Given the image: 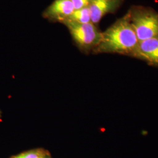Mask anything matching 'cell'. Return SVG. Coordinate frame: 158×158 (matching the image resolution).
<instances>
[{
    "label": "cell",
    "mask_w": 158,
    "mask_h": 158,
    "mask_svg": "<svg viewBox=\"0 0 158 158\" xmlns=\"http://www.w3.org/2000/svg\"><path fill=\"white\" fill-rule=\"evenodd\" d=\"M124 0H91L89 6L91 23L97 25L108 14H114L123 5Z\"/></svg>",
    "instance_id": "5b68a950"
},
{
    "label": "cell",
    "mask_w": 158,
    "mask_h": 158,
    "mask_svg": "<svg viewBox=\"0 0 158 158\" xmlns=\"http://www.w3.org/2000/svg\"><path fill=\"white\" fill-rule=\"evenodd\" d=\"M134 58L143 60L150 66L158 68V38L139 42Z\"/></svg>",
    "instance_id": "8992f818"
},
{
    "label": "cell",
    "mask_w": 158,
    "mask_h": 158,
    "mask_svg": "<svg viewBox=\"0 0 158 158\" xmlns=\"http://www.w3.org/2000/svg\"><path fill=\"white\" fill-rule=\"evenodd\" d=\"M91 0H72L74 10H80L89 7Z\"/></svg>",
    "instance_id": "9c48e42d"
},
{
    "label": "cell",
    "mask_w": 158,
    "mask_h": 158,
    "mask_svg": "<svg viewBox=\"0 0 158 158\" xmlns=\"http://www.w3.org/2000/svg\"><path fill=\"white\" fill-rule=\"evenodd\" d=\"M139 43L127 12L102 32L100 42L93 52L96 53H117L134 57Z\"/></svg>",
    "instance_id": "6da1fadb"
},
{
    "label": "cell",
    "mask_w": 158,
    "mask_h": 158,
    "mask_svg": "<svg viewBox=\"0 0 158 158\" xmlns=\"http://www.w3.org/2000/svg\"><path fill=\"white\" fill-rule=\"evenodd\" d=\"M46 156L45 152L43 151L34 150L23 153L13 158H43Z\"/></svg>",
    "instance_id": "ba28073f"
},
{
    "label": "cell",
    "mask_w": 158,
    "mask_h": 158,
    "mask_svg": "<svg viewBox=\"0 0 158 158\" xmlns=\"http://www.w3.org/2000/svg\"><path fill=\"white\" fill-rule=\"evenodd\" d=\"M72 0H54L42 13V16L53 23H62L74 11Z\"/></svg>",
    "instance_id": "277c9868"
},
{
    "label": "cell",
    "mask_w": 158,
    "mask_h": 158,
    "mask_svg": "<svg viewBox=\"0 0 158 158\" xmlns=\"http://www.w3.org/2000/svg\"><path fill=\"white\" fill-rule=\"evenodd\" d=\"M49 158V157H48V156H45V157H44V158Z\"/></svg>",
    "instance_id": "30bf717a"
},
{
    "label": "cell",
    "mask_w": 158,
    "mask_h": 158,
    "mask_svg": "<svg viewBox=\"0 0 158 158\" xmlns=\"http://www.w3.org/2000/svg\"><path fill=\"white\" fill-rule=\"evenodd\" d=\"M67 20L79 23H91L89 7H86L80 10H75Z\"/></svg>",
    "instance_id": "52a82bcc"
},
{
    "label": "cell",
    "mask_w": 158,
    "mask_h": 158,
    "mask_svg": "<svg viewBox=\"0 0 158 158\" xmlns=\"http://www.w3.org/2000/svg\"><path fill=\"white\" fill-rule=\"evenodd\" d=\"M139 42L158 38V12L150 7L132 6L127 12Z\"/></svg>",
    "instance_id": "7a4b0ae2"
},
{
    "label": "cell",
    "mask_w": 158,
    "mask_h": 158,
    "mask_svg": "<svg viewBox=\"0 0 158 158\" xmlns=\"http://www.w3.org/2000/svg\"><path fill=\"white\" fill-rule=\"evenodd\" d=\"M68 28L79 48L89 52L96 48L102 38V32L92 23H79L66 20L62 23Z\"/></svg>",
    "instance_id": "3957f363"
}]
</instances>
